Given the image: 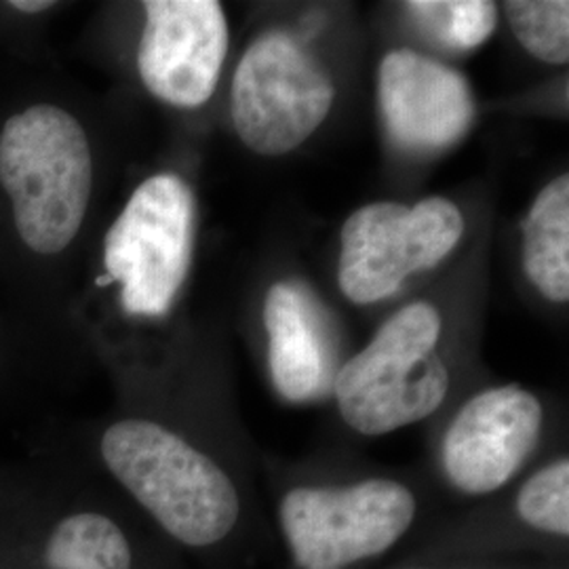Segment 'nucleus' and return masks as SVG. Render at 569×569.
Returning <instances> with one entry per match:
<instances>
[{
  "mask_svg": "<svg viewBox=\"0 0 569 569\" xmlns=\"http://www.w3.org/2000/svg\"><path fill=\"white\" fill-rule=\"evenodd\" d=\"M102 458L122 488L186 547H213L241 519V496L224 468L157 422L112 425L103 432Z\"/></svg>",
  "mask_w": 569,
  "mask_h": 569,
  "instance_id": "obj_1",
  "label": "nucleus"
},
{
  "mask_svg": "<svg viewBox=\"0 0 569 569\" xmlns=\"http://www.w3.org/2000/svg\"><path fill=\"white\" fill-rule=\"evenodd\" d=\"M0 183L21 241L42 256L63 251L81 230L93 186L81 122L49 103L11 117L0 131Z\"/></svg>",
  "mask_w": 569,
  "mask_h": 569,
  "instance_id": "obj_2",
  "label": "nucleus"
},
{
  "mask_svg": "<svg viewBox=\"0 0 569 569\" xmlns=\"http://www.w3.org/2000/svg\"><path fill=\"white\" fill-rule=\"evenodd\" d=\"M441 329L437 306L413 302L340 366L331 395L348 427L363 437H382L427 420L443 406L451 380L437 350Z\"/></svg>",
  "mask_w": 569,
  "mask_h": 569,
  "instance_id": "obj_3",
  "label": "nucleus"
},
{
  "mask_svg": "<svg viewBox=\"0 0 569 569\" xmlns=\"http://www.w3.org/2000/svg\"><path fill=\"white\" fill-rule=\"evenodd\" d=\"M413 491L395 479L300 486L279 507L284 545L300 569H348L392 549L416 521Z\"/></svg>",
  "mask_w": 569,
  "mask_h": 569,
  "instance_id": "obj_4",
  "label": "nucleus"
},
{
  "mask_svg": "<svg viewBox=\"0 0 569 569\" xmlns=\"http://www.w3.org/2000/svg\"><path fill=\"white\" fill-rule=\"evenodd\" d=\"M194 197L173 173L136 188L103 239V266L121 287V305L133 317H163L190 270Z\"/></svg>",
  "mask_w": 569,
  "mask_h": 569,
  "instance_id": "obj_5",
  "label": "nucleus"
},
{
  "mask_svg": "<svg viewBox=\"0 0 569 569\" xmlns=\"http://www.w3.org/2000/svg\"><path fill=\"white\" fill-rule=\"evenodd\" d=\"M336 87L302 42L268 30L247 47L232 79V122L256 154L281 157L326 122Z\"/></svg>",
  "mask_w": 569,
  "mask_h": 569,
  "instance_id": "obj_6",
  "label": "nucleus"
},
{
  "mask_svg": "<svg viewBox=\"0 0 569 569\" xmlns=\"http://www.w3.org/2000/svg\"><path fill=\"white\" fill-rule=\"evenodd\" d=\"M462 234L465 216L443 197L413 207L390 201L359 207L340 234V289L352 305L382 302L407 277L441 264Z\"/></svg>",
  "mask_w": 569,
  "mask_h": 569,
  "instance_id": "obj_7",
  "label": "nucleus"
},
{
  "mask_svg": "<svg viewBox=\"0 0 569 569\" xmlns=\"http://www.w3.org/2000/svg\"><path fill=\"white\" fill-rule=\"evenodd\" d=\"M545 409L517 385L488 388L453 416L441 443L449 486L467 496L505 488L526 467L540 441Z\"/></svg>",
  "mask_w": 569,
  "mask_h": 569,
  "instance_id": "obj_8",
  "label": "nucleus"
},
{
  "mask_svg": "<svg viewBox=\"0 0 569 569\" xmlns=\"http://www.w3.org/2000/svg\"><path fill=\"white\" fill-rule=\"evenodd\" d=\"M138 47L146 89L178 108L203 106L216 91L226 56L228 21L216 0H148Z\"/></svg>",
  "mask_w": 569,
  "mask_h": 569,
  "instance_id": "obj_9",
  "label": "nucleus"
},
{
  "mask_svg": "<svg viewBox=\"0 0 569 569\" xmlns=\"http://www.w3.org/2000/svg\"><path fill=\"white\" fill-rule=\"evenodd\" d=\"M378 102L388 136L413 154L443 152L477 117L467 77L413 49H395L378 72Z\"/></svg>",
  "mask_w": 569,
  "mask_h": 569,
  "instance_id": "obj_10",
  "label": "nucleus"
},
{
  "mask_svg": "<svg viewBox=\"0 0 569 569\" xmlns=\"http://www.w3.org/2000/svg\"><path fill=\"white\" fill-rule=\"evenodd\" d=\"M268 367L277 392L289 403H310L331 392L336 366L333 331L312 291L279 281L266 293Z\"/></svg>",
  "mask_w": 569,
  "mask_h": 569,
  "instance_id": "obj_11",
  "label": "nucleus"
},
{
  "mask_svg": "<svg viewBox=\"0 0 569 569\" xmlns=\"http://www.w3.org/2000/svg\"><path fill=\"white\" fill-rule=\"evenodd\" d=\"M523 270L550 302L569 300V178L547 183L523 224Z\"/></svg>",
  "mask_w": 569,
  "mask_h": 569,
  "instance_id": "obj_12",
  "label": "nucleus"
},
{
  "mask_svg": "<svg viewBox=\"0 0 569 569\" xmlns=\"http://www.w3.org/2000/svg\"><path fill=\"white\" fill-rule=\"evenodd\" d=\"M51 569H131L133 552L122 529L98 512L66 517L47 545Z\"/></svg>",
  "mask_w": 569,
  "mask_h": 569,
  "instance_id": "obj_13",
  "label": "nucleus"
},
{
  "mask_svg": "<svg viewBox=\"0 0 569 569\" xmlns=\"http://www.w3.org/2000/svg\"><path fill=\"white\" fill-rule=\"evenodd\" d=\"M406 9L425 34L453 51L481 47L498 23V7L489 0H413Z\"/></svg>",
  "mask_w": 569,
  "mask_h": 569,
  "instance_id": "obj_14",
  "label": "nucleus"
},
{
  "mask_svg": "<svg viewBox=\"0 0 569 569\" xmlns=\"http://www.w3.org/2000/svg\"><path fill=\"white\" fill-rule=\"evenodd\" d=\"M505 13L512 34L536 60H569V2L566 0H509Z\"/></svg>",
  "mask_w": 569,
  "mask_h": 569,
  "instance_id": "obj_15",
  "label": "nucleus"
},
{
  "mask_svg": "<svg viewBox=\"0 0 569 569\" xmlns=\"http://www.w3.org/2000/svg\"><path fill=\"white\" fill-rule=\"evenodd\" d=\"M517 515L528 528L557 538H568V458H559L529 477L517 493Z\"/></svg>",
  "mask_w": 569,
  "mask_h": 569,
  "instance_id": "obj_16",
  "label": "nucleus"
},
{
  "mask_svg": "<svg viewBox=\"0 0 569 569\" xmlns=\"http://www.w3.org/2000/svg\"><path fill=\"white\" fill-rule=\"evenodd\" d=\"M11 7L21 13H41V11L51 9L53 2H49V0H13Z\"/></svg>",
  "mask_w": 569,
  "mask_h": 569,
  "instance_id": "obj_17",
  "label": "nucleus"
},
{
  "mask_svg": "<svg viewBox=\"0 0 569 569\" xmlns=\"http://www.w3.org/2000/svg\"><path fill=\"white\" fill-rule=\"evenodd\" d=\"M403 569H427V568H403Z\"/></svg>",
  "mask_w": 569,
  "mask_h": 569,
  "instance_id": "obj_18",
  "label": "nucleus"
}]
</instances>
